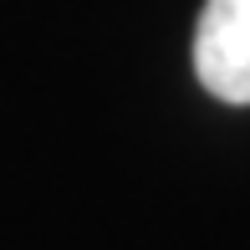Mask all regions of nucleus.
I'll list each match as a JSON object with an SVG mask.
<instances>
[{
  "label": "nucleus",
  "mask_w": 250,
  "mask_h": 250,
  "mask_svg": "<svg viewBox=\"0 0 250 250\" xmlns=\"http://www.w3.org/2000/svg\"><path fill=\"white\" fill-rule=\"evenodd\" d=\"M194 77L209 97L250 107V0H204L194 26Z\"/></svg>",
  "instance_id": "nucleus-1"
}]
</instances>
